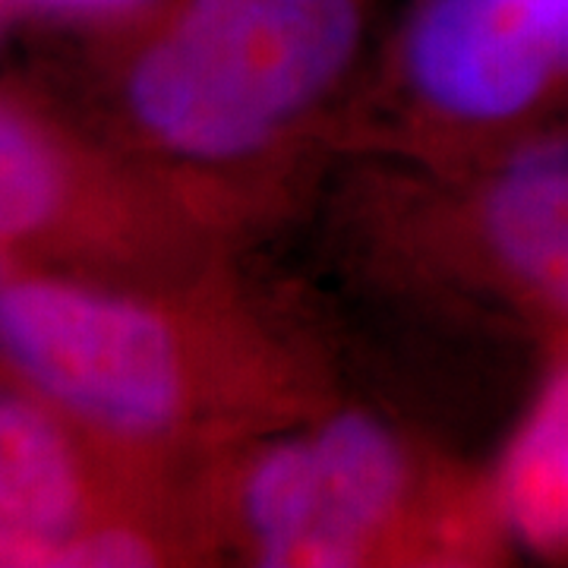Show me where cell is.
Instances as JSON below:
<instances>
[{"label":"cell","mask_w":568,"mask_h":568,"mask_svg":"<svg viewBox=\"0 0 568 568\" xmlns=\"http://www.w3.org/2000/svg\"><path fill=\"white\" fill-rule=\"evenodd\" d=\"M219 566L499 568L518 562L489 462L345 402L193 467Z\"/></svg>","instance_id":"3957f363"},{"label":"cell","mask_w":568,"mask_h":568,"mask_svg":"<svg viewBox=\"0 0 568 568\" xmlns=\"http://www.w3.org/2000/svg\"><path fill=\"white\" fill-rule=\"evenodd\" d=\"M80 426L29 383L0 386V568H70L85 537L114 525L183 534L215 566L193 470L178 484L114 503L92 480Z\"/></svg>","instance_id":"52a82bcc"},{"label":"cell","mask_w":568,"mask_h":568,"mask_svg":"<svg viewBox=\"0 0 568 568\" xmlns=\"http://www.w3.org/2000/svg\"><path fill=\"white\" fill-rule=\"evenodd\" d=\"M332 227L392 301L537 351L568 342V130L462 162L354 159Z\"/></svg>","instance_id":"277c9868"},{"label":"cell","mask_w":568,"mask_h":568,"mask_svg":"<svg viewBox=\"0 0 568 568\" xmlns=\"http://www.w3.org/2000/svg\"><path fill=\"white\" fill-rule=\"evenodd\" d=\"M568 130V0H410L347 99L335 155L462 162Z\"/></svg>","instance_id":"5b68a950"},{"label":"cell","mask_w":568,"mask_h":568,"mask_svg":"<svg viewBox=\"0 0 568 568\" xmlns=\"http://www.w3.org/2000/svg\"><path fill=\"white\" fill-rule=\"evenodd\" d=\"M118 67L152 164L253 244L306 203L366 67L369 0H164Z\"/></svg>","instance_id":"7a4b0ae2"},{"label":"cell","mask_w":568,"mask_h":568,"mask_svg":"<svg viewBox=\"0 0 568 568\" xmlns=\"http://www.w3.org/2000/svg\"><path fill=\"white\" fill-rule=\"evenodd\" d=\"M7 278H10V275H7V265H3V256H0V287L7 284Z\"/></svg>","instance_id":"30bf717a"},{"label":"cell","mask_w":568,"mask_h":568,"mask_svg":"<svg viewBox=\"0 0 568 568\" xmlns=\"http://www.w3.org/2000/svg\"><path fill=\"white\" fill-rule=\"evenodd\" d=\"M89 237L155 275L237 260L244 241L174 178H118L54 126L0 102V244Z\"/></svg>","instance_id":"8992f818"},{"label":"cell","mask_w":568,"mask_h":568,"mask_svg":"<svg viewBox=\"0 0 568 568\" xmlns=\"http://www.w3.org/2000/svg\"><path fill=\"white\" fill-rule=\"evenodd\" d=\"M0 361L95 436L186 470L345 395L320 325L241 260L149 287L7 278Z\"/></svg>","instance_id":"6da1fadb"},{"label":"cell","mask_w":568,"mask_h":568,"mask_svg":"<svg viewBox=\"0 0 568 568\" xmlns=\"http://www.w3.org/2000/svg\"><path fill=\"white\" fill-rule=\"evenodd\" d=\"M540 354L489 474L518 556L568 568V342Z\"/></svg>","instance_id":"ba28073f"},{"label":"cell","mask_w":568,"mask_h":568,"mask_svg":"<svg viewBox=\"0 0 568 568\" xmlns=\"http://www.w3.org/2000/svg\"><path fill=\"white\" fill-rule=\"evenodd\" d=\"M39 10L67 13V17H114V20H133L145 10L159 7L164 0H26Z\"/></svg>","instance_id":"9c48e42d"}]
</instances>
